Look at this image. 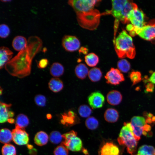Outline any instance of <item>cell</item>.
Instances as JSON below:
<instances>
[{"label":"cell","mask_w":155,"mask_h":155,"mask_svg":"<svg viewBox=\"0 0 155 155\" xmlns=\"http://www.w3.org/2000/svg\"><path fill=\"white\" fill-rule=\"evenodd\" d=\"M49 137L45 132L41 131L38 132L35 135L34 141L36 144L39 146H42L48 142Z\"/></svg>","instance_id":"25"},{"label":"cell","mask_w":155,"mask_h":155,"mask_svg":"<svg viewBox=\"0 0 155 155\" xmlns=\"http://www.w3.org/2000/svg\"><path fill=\"white\" fill-rule=\"evenodd\" d=\"M85 61L87 65L90 67L96 66L99 62L98 56L94 53H91L85 56Z\"/></svg>","instance_id":"29"},{"label":"cell","mask_w":155,"mask_h":155,"mask_svg":"<svg viewBox=\"0 0 155 155\" xmlns=\"http://www.w3.org/2000/svg\"><path fill=\"white\" fill-rule=\"evenodd\" d=\"M8 115H9V118H11V117H13L14 115V112L11 111H9L8 112Z\"/></svg>","instance_id":"42"},{"label":"cell","mask_w":155,"mask_h":155,"mask_svg":"<svg viewBox=\"0 0 155 155\" xmlns=\"http://www.w3.org/2000/svg\"><path fill=\"white\" fill-rule=\"evenodd\" d=\"M141 74L139 71H133L130 75V79L133 83V85H134L139 82L141 80Z\"/></svg>","instance_id":"39"},{"label":"cell","mask_w":155,"mask_h":155,"mask_svg":"<svg viewBox=\"0 0 155 155\" xmlns=\"http://www.w3.org/2000/svg\"><path fill=\"white\" fill-rule=\"evenodd\" d=\"M42 45V41L38 37H29L26 47L5 64L6 70L11 75L20 78L29 75L33 59L41 51Z\"/></svg>","instance_id":"1"},{"label":"cell","mask_w":155,"mask_h":155,"mask_svg":"<svg viewBox=\"0 0 155 155\" xmlns=\"http://www.w3.org/2000/svg\"><path fill=\"white\" fill-rule=\"evenodd\" d=\"M3 89L1 88V87H0V95H1L2 94Z\"/></svg>","instance_id":"46"},{"label":"cell","mask_w":155,"mask_h":155,"mask_svg":"<svg viewBox=\"0 0 155 155\" xmlns=\"http://www.w3.org/2000/svg\"><path fill=\"white\" fill-rule=\"evenodd\" d=\"M88 102L92 108L95 109L102 108L105 102L104 95L100 92L92 93L88 98Z\"/></svg>","instance_id":"13"},{"label":"cell","mask_w":155,"mask_h":155,"mask_svg":"<svg viewBox=\"0 0 155 155\" xmlns=\"http://www.w3.org/2000/svg\"><path fill=\"white\" fill-rule=\"evenodd\" d=\"M11 1L10 0H1V1L3 2H9Z\"/></svg>","instance_id":"45"},{"label":"cell","mask_w":155,"mask_h":155,"mask_svg":"<svg viewBox=\"0 0 155 155\" xmlns=\"http://www.w3.org/2000/svg\"><path fill=\"white\" fill-rule=\"evenodd\" d=\"M49 89L54 92H58L62 90L63 84L62 81L59 78H51L48 83Z\"/></svg>","instance_id":"21"},{"label":"cell","mask_w":155,"mask_h":155,"mask_svg":"<svg viewBox=\"0 0 155 155\" xmlns=\"http://www.w3.org/2000/svg\"><path fill=\"white\" fill-rule=\"evenodd\" d=\"M144 14L138 8H135L129 13L128 19L134 26L136 28H141L144 25Z\"/></svg>","instance_id":"9"},{"label":"cell","mask_w":155,"mask_h":155,"mask_svg":"<svg viewBox=\"0 0 155 155\" xmlns=\"http://www.w3.org/2000/svg\"><path fill=\"white\" fill-rule=\"evenodd\" d=\"M12 140V132L6 128L1 129L0 131V140L1 143L8 144Z\"/></svg>","instance_id":"28"},{"label":"cell","mask_w":155,"mask_h":155,"mask_svg":"<svg viewBox=\"0 0 155 155\" xmlns=\"http://www.w3.org/2000/svg\"><path fill=\"white\" fill-rule=\"evenodd\" d=\"M28 40L23 36H18L15 37L13 40L12 46L16 51H20L26 46Z\"/></svg>","instance_id":"18"},{"label":"cell","mask_w":155,"mask_h":155,"mask_svg":"<svg viewBox=\"0 0 155 155\" xmlns=\"http://www.w3.org/2000/svg\"><path fill=\"white\" fill-rule=\"evenodd\" d=\"M50 141L54 144H58L63 140L62 135L59 131H53L52 132L49 136Z\"/></svg>","instance_id":"34"},{"label":"cell","mask_w":155,"mask_h":155,"mask_svg":"<svg viewBox=\"0 0 155 155\" xmlns=\"http://www.w3.org/2000/svg\"><path fill=\"white\" fill-rule=\"evenodd\" d=\"M133 32L135 35L145 40L155 42V19H153L145 23L141 28L134 27Z\"/></svg>","instance_id":"7"},{"label":"cell","mask_w":155,"mask_h":155,"mask_svg":"<svg viewBox=\"0 0 155 155\" xmlns=\"http://www.w3.org/2000/svg\"><path fill=\"white\" fill-rule=\"evenodd\" d=\"M63 141L62 144L68 150L73 152H78L82 148L81 139L77 136V133L71 131L62 135Z\"/></svg>","instance_id":"6"},{"label":"cell","mask_w":155,"mask_h":155,"mask_svg":"<svg viewBox=\"0 0 155 155\" xmlns=\"http://www.w3.org/2000/svg\"><path fill=\"white\" fill-rule=\"evenodd\" d=\"M12 106L11 104H7L0 102V122L4 123L7 121L9 119V109Z\"/></svg>","instance_id":"22"},{"label":"cell","mask_w":155,"mask_h":155,"mask_svg":"<svg viewBox=\"0 0 155 155\" xmlns=\"http://www.w3.org/2000/svg\"><path fill=\"white\" fill-rule=\"evenodd\" d=\"M115 49L118 57L121 59L127 57L134 58L136 52L132 38L125 30H123L115 38Z\"/></svg>","instance_id":"3"},{"label":"cell","mask_w":155,"mask_h":155,"mask_svg":"<svg viewBox=\"0 0 155 155\" xmlns=\"http://www.w3.org/2000/svg\"><path fill=\"white\" fill-rule=\"evenodd\" d=\"M53 153L54 155H68V149L62 144L55 149Z\"/></svg>","instance_id":"37"},{"label":"cell","mask_w":155,"mask_h":155,"mask_svg":"<svg viewBox=\"0 0 155 155\" xmlns=\"http://www.w3.org/2000/svg\"><path fill=\"white\" fill-rule=\"evenodd\" d=\"M61 123L66 125H71L74 124L77 119L76 114L72 111H69L67 113H64L62 115Z\"/></svg>","instance_id":"19"},{"label":"cell","mask_w":155,"mask_h":155,"mask_svg":"<svg viewBox=\"0 0 155 155\" xmlns=\"http://www.w3.org/2000/svg\"><path fill=\"white\" fill-rule=\"evenodd\" d=\"M49 63L48 60L46 58H43L40 60L37 63L38 67L40 69L45 68Z\"/></svg>","instance_id":"40"},{"label":"cell","mask_w":155,"mask_h":155,"mask_svg":"<svg viewBox=\"0 0 155 155\" xmlns=\"http://www.w3.org/2000/svg\"><path fill=\"white\" fill-rule=\"evenodd\" d=\"M130 123L135 137L137 138H140L147 124L145 118L142 116H134L131 118Z\"/></svg>","instance_id":"8"},{"label":"cell","mask_w":155,"mask_h":155,"mask_svg":"<svg viewBox=\"0 0 155 155\" xmlns=\"http://www.w3.org/2000/svg\"><path fill=\"white\" fill-rule=\"evenodd\" d=\"M90 80L93 82L100 81L102 76V73L99 68L94 67L89 71L88 74Z\"/></svg>","instance_id":"26"},{"label":"cell","mask_w":155,"mask_h":155,"mask_svg":"<svg viewBox=\"0 0 155 155\" xmlns=\"http://www.w3.org/2000/svg\"><path fill=\"white\" fill-rule=\"evenodd\" d=\"M136 155H155V148L152 146L142 145L139 148Z\"/></svg>","instance_id":"30"},{"label":"cell","mask_w":155,"mask_h":155,"mask_svg":"<svg viewBox=\"0 0 155 155\" xmlns=\"http://www.w3.org/2000/svg\"><path fill=\"white\" fill-rule=\"evenodd\" d=\"M117 66L120 71L125 73L129 71L131 67L129 63L125 59L119 60L117 62Z\"/></svg>","instance_id":"35"},{"label":"cell","mask_w":155,"mask_h":155,"mask_svg":"<svg viewBox=\"0 0 155 155\" xmlns=\"http://www.w3.org/2000/svg\"><path fill=\"white\" fill-rule=\"evenodd\" d=\"M85 125L89 129L94 130L96 129L99 125L98 120L93 117H88L85 121Z\"/></svg>","instance_id":"32"},{"label":"cell","mask_w":155,"mask_h":155,"mask_svg":"<svg viewBox=\"0 0 155 155\" xmlns=\"http://www.w3.org/2000/svg\"><path fill=\"white\" fill-rule=\"evenodd\" d=\"M83 152H84V153L85 154H88V152L87 150H86L84 149Z\"/></svg>","instance_id":"47"},{"label":"cell","mask_w":155,"mask_h":155,"mask_svg":"<svg viewBox=\"0 0 155 155\" xmlns=\"http://www.w3.org/2000/svg\"><path fill=\"white\" fill-rule=\"evenodd\" d=\"M62 44L66 51L73 52L79 49L80 43L79 40L75 36L65 35L62 38Z\"/></svg>","instance_id":"11"},{"label":"cell","mask_w":155,"mask_h":155,"mask_svg":"<svg viewBox=\"0 0 155 155\" xmlns=\"http://www.w3.org/2000/svg\"><path fill=\"white\" fill-rule=\"evenodd\" d=\"M89 71L88 68L86 65L82 63L77 65L75 69L76 75L78 78L81 80H83L86 78Z\"/></svg>","instance_id":"24"},{"label":"cell","mask_w":155,"mask_h":155,"mask_svg":"<svg viewBox=\"0 0 155 155\" xmlns=\"http://www.w3.org/2000/svg\"><path fill=\"white\" fill-rule=\"evenodd\" d=\"M127 0H119L112 1V8L110 10L102 13L101 15L106 14H111L114 17L115 20L114 26V38L113 42H114L116 33L121 18L122 12L124 6Z\"/></svg>","instance_id":"5"},{"label":"cell","mask_w":155,"mask_h":155,"mask_svg":"<svg viewBox=\"0 0 155 155\" xmlns=\"http://www.w3.org/2000/svg\"><path fill=\"white\" fill-rule=\"evenodd\" d=\"M12 132V140L16 144L23 145L28 144L29 141V135L23 129L15 127Z\"/></svg>","instance_id":"12"},{"label":"cell","mask_w":155,"mask_h":155,"mask_svg":"<svg viewBox=\"0 0 155 155\" xmlns=\"http://www.w3.org/2000/svg\"><path fill=\"white\" fill-rule=\"evenodd\" d=\"M46 117L48 119H49L51 118L52 116L50 114H48L47 115Z\"/></svg>","instance_id":"44"},{"label":"cell","mask_w":155,"mask_h":155,"mask_svg":"<svg viewBox=\"0 0 155 155\" xmlns=\"http://www.w3.org/2000/svg\"><path fill=\"white\" fill-rule=\"evenodd\" d=\"M105 120L107 122L113 123L116 122L118 119L119 114L115 109L109 108H107L104 114Z\"/></svg>","instance_id":"20"},{"label":"cell","mask_w":155,"mask_h":155,"mask_svg":"<svg viewBox=\"0 0 155 155\" xmlns=\"http://www.w3.org/2000/svg\"><path fill=\"white\" fill-rule=\"evenodd\" d=\"M7 121L10 123H12L14 122V120L13 118H10L8 119Z\"/></svg>","instance_id":"43"},{"label":"cell","mask_w":155,"mask_h":155,"mask_svg":"<svg viewBox=\"0 0 155 155\" xmlns=\"http://www.w3.org/2000/svg\"><path fill=\"white\" fill-rule=\"evenodd\" d=\"M117 141L120 145L127 147L128 153L131 155H133L136 150L137 142L134 137L130 123H124Z\"/></svg>","instance_id":"4"},{"label":"cell","mask_w":155,"mask_h":155,"mask_svg":"<svg viewBox=\"0 0 155 155\" xmlns=\"http://www.w3.org/2000/svg\"><path fill=\"white\" fill-rule=\"evenodd\" d=\"M149 81L152 83L155 84V72L152 73L149 79Z\"/></svg>","instance_id":"41"},{"label":"cell","mask_w":155,"mask_h":155,"mask_svg":"<svg viewBox=\"0 0 155 155\" xmlns=\"http://www.w3.org/2000/svg\"><path fill=\"white\" fill-rule=\"evenodd\" d=\"M36 104L40 107H44L46 105V98L45 96L42 94L36 95L34 98Z\"/></svg>","instance_id":"36"},{"label":"cell","mask_w":155,"mask_h":155,"mask_svg":"<svg viewBox=\"0 0 155 155\" xmlns=\"http://www.w3.org/2000/svg\"><path fill=\"white\" fill-rule=\"evenodd\" d=\"M29 122V119L26 115L20 114L16 119L15 127L23 129L28 125Z\"/></svg>","instance_id":"27"},{"label":"cell","mask_w":155,"mask_h":155,"mask_svg":"<svg viewBox=\"0 0 155 155\" xmlns=\"http://www.w3.org/2000/svg\"><path fill=\"white\" fill-rule=\"evenodd\" d=\"M1 152L3 155H16L15 147L10 144H6L3 146Z\"/></svg>","instance_id":"33"},{"label":"cell","mask_w":155,"mask_h":155,"mask_svg":"<svg viewBox=\"0 0 155 155\" xmlns=\"http://www.w3.org/2000/svg\"><path fill=\"white\" fill-rule=\"evenodd\" d=\"M13 52L8 48L1 46L0 48V69L2 68L5 64L11 59Z\"/></svg>","instance_id":"15"},{"label":"cell","mask_w":155,"mask_h":155,"mask_svg":"<svg viewBox=\"0 0 155 155\" xmlns=\"http://www.w3.org/2000/svg\"><path fill=\"white\" fill-rule=\"evenodd\" d=\"M64 69L63 65L58 62H54L51 65L50 68L51 74L55 77H59L64 73Z\"/></svg>","instance_id":"23"},{"label":"cell","mask_w":155,"mask_h":155,"mask_svg":"<svg viewBox=\"0 0 155 155\" xmlns=\"http://www.w3.org/2000/svg\"><path fill=\"white\" fill-rule=\"evenodd\" d=\"M100 1L69 0L68 3L76 12L79 24L84 28L93 30L99 25L101 16L94 6Z\"/></svg>","instance_id":"2"},{"label":"cell","mask_w":155,"mask_h":155,"mask_svg":"<svg viewBox=\"0 0 155 155\" xmlns=\"http://www.w3.org/2000/svg\"><path fill=\"white\" fill-rule=\"evenodd\" d=\"M99 155H119V148L113 143L107 142L104 143L100 148Z\"/></svg>","instance_id":"14"},{"label":"cell","mask_w":155,"mask_h":155,"mask_svg":"<svg viewBox=\"0 0 155 155\" xmlns=\"http://www.w3.org/2000/svg\"><path fill=\"white\" fill-rule=\"evenodd\" d=\"M10 30L8 26L5 24L0 25V37L2 38H5L9 35Z\"/></svg>","instance_id":"38"},{"label":"cell","mask_w":155,"mask_h":155,"mask_svg":"<svg viewBox=\"0 0 155 155\" xmlns=\"http://www.w3.org/2000/svg\"><path fill=\"white\" fill-rule=\"evenodd\" d=\"M137 8H138V7L135 3L131 1L127 0L122 10L120 22L124 24L129 23V21L128 19V16L129 13L131 10Z\"/></svg>","instance_id":"16"},{"label":"cell","mask_w":155,"mask_h":155,"mask_svg":"<svg viewBox=\"0 0 155 155\" xmlns=\"http://www.w3.org/2000/svg\"><path fill=\"white\" fill-rule=\"evenodd\" d=\"M78 112L81 117L86 118L89 117L92 113V111L88 105L86 104H82L79 107Z\"/></svg>","instance_id":"31"},{"label":"cell","mask_w":155,"mask_h":155,"mask_svg":"<svg viewBox=\"0 0 155 155\" xmlns=\"http://www.w3.org/2000/svg\"><path fill=\"white\" fill-rule=\"evenodd\" d=\"M106 82L112 85H116L125 80L123 75L118 69L112 67L104 76Z\"/></svg>","instance_id":"10"},{"label":"cell","mask_w":155,"mask_h":155,"mask_svg":"<svg viewBox=\"0 0 155 155\" xmlns=\"http://www.w3.org/2000/svg\"><path fill=\"white\" fill-rule=\"evenodd\" d=\"M122 98L121 93L116 90H112L109 92L106 95L107 102L110 105H117L121 102Z\"/></svg>","instance_id":"17"}]
</instances>
